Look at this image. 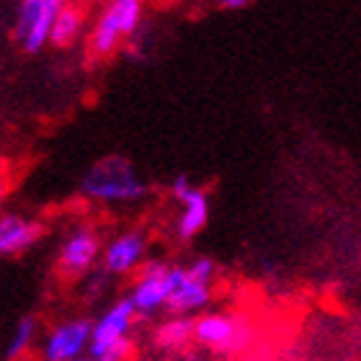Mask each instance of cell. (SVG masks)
Returning a JSON list of instances; mask_svg holds the SVG:
<instances>
[{
	"mask_svg": "<svg viewBox=\"0 0 361 361\" xmlns=\"http://www.w3.org/2000/svg\"><path fill=\"white\" fill-rule=\"evenodd\" d=\"M90 341V323L88 320H70L57 325L44 343L47 361H75L83 354Z\"/></svg>",
	"mask_w": 361,
	"mask_h": 361,
	"instance_id": "7",
	"label": "cell"
},
{
	"mask_svg": "<svg viewBox=\"0 0 361 361\" xmlns=\"http://www.w3.org/2000/svg\"><path fill=\"white\" fill-rule=\"evenodd\" d=\"M98 256V238L90 233L88 227H80L70 235L68 243L62 245L60 253V269L70 276H78L93 266Z\"/></svg>",
	"mask_w": 361,
	"mask_h": 361,
	"instance_id": "8",
	"label": "cell"
},
{
	"mask_svg": "<svg viewBox=\"0 0 361 361\" xmlns=\"http://www.w3.org/2000/svg\"><path fill=\"white\" fill-rule=\"evenodd\" d=\"M142 256H145L142 235L127 233L109 245V250H106L104 256V266L109 274H129V271L142 261Z\"/></svg>",
	"mask_w": 361,
	"mask_h": 361,
	"instance_id": "10",
	"label": "cell"
},
{
	"mask_svg": "<svg viewBox=\"0 0 361 361\" xmlns=\"http://www.w3.org/2000/svg\"><path fill=\"white\" fill-rule=\"evenodd\" d=\"M142 18V3L140 0H116L106 8L90 34V52L93 57H109L119 47V42L129 34H135Z\"/></svg>",
	"mask_w": 361,
	"mask_h": 361,
	"instance_id": "3",
	"label": "cell"
},
{
	"mask_svg": "<svg viewBox=\"0 0 361 361\" xmlns=\"http://www.w3.org/2000/svg\"><path fill=\"white\" fill-rule=\"evenodd\" d=\"M75 361H85V359H75Z\"/></svg>",
	"mask_w": 361,
	"mask_h": 361,
	"instance_id": "22",
	"label": "cell"
},
{
	"mask_svg": "<svg viewBox=\"0 0 361 361\" xmlns=\"http://www.w3.org/2000/svg\"><path fill=\"white\" fill-rule=\"evenodd\" d=\"M183 276H186V269H180V266H166L160 261L147 264L142 269V276L137 279L132 297H129L135 312H155V310L166 307L168 297L183 281Z\"/></svg>",
	"mask_w": 361,
	"mask_h": 361,
	"instance_id": "4",
	"label": "cell"
},
{
	"mask_svg": "<svg viewBox=\"0 0 361 361\" xmlns=\"http://www.w3.org/2000/svg\"><path fill=\"white\" fill-rule=\"evenodd\" d=\"M212 274H214V264L209 258H199L191 264V269H186V276L194 279V281H202V284H209Z\"/></svg>",
	"mask_w": 361,
	"mask_h": 361,
	"instance_id": "18",
	"label": "cell"
},
{
	"mask_svg": "<svg viewBox=\"0 0 361 361\" xmlns=\"http://www.w3.org/2000/svg\"><path fill=\"white\" fill-rule=\"evenodd\" d=\"M194 341L207 348H217L225 354L243 351L253 341V323L245 315L209 312L194 323Z\"/></svg>",
	"mask_w": 361,
	"mask_h": 361,
	"instance_id": "2",
	"label": "cell"
},
{
	"mask_svg": "<svg viewBox=\"0 0 361 361\" xmlns=\"http://www.w3.org/2000/svg\"><path fill=\"white\" fill-rule=\"evenodd\" d=\"M83 194L96 202H135L147 194V183L124 158H106L83 178Z\"/></svg>",
	"mask_w": 361,
	"mask_h": 361,
	"instance_id": "1",
	"label": "cell"
},
{
	"mask_svg": "<svg viewBox=\"0 0 361 361\" xmlns=\"http://www.w3.org/2000/svg\"><path fill=\"white\" fill-rule=\"evenodd\" d=\"M3 173H6V163L0 160V180H3Z\"/></svg>",
	"mask_w": 361,
	"mask_h": 361,
	"instance_id": "21",
	"label": "cell"
},
{
	"mask_svg": "<svg viewBox=\"0 0 361 361\" xmlns=\"http://www.w3.org/2000/svg\"><path fill=\"white\" fill-rule=\"evenodd\" d=\"M135 320V307L129 300H119L109 312H106L96 325H90V359L114 346L116 341L127 338L129 328Z\"/></svg>",
	"mask_w": 361,
	"mask_h": 361,
	"instance_id": "6",
	"label": "cell"
},
{
	"mask_svg": "<svg viewBox=\"0 0 361 361\" xmlns=\"http://www.w3.org/2000/svg\"><path fill=\"white\" fill-rule=\"evenodd\" d=\"M209 302V284H202V281H194V279L183 276L178 286L173 289V294L168 297L166 307L183 315V312H191V310H199L202 305Z\"/></svg>",
	"mask_w": 361,
	"mask_h": 361,
	"instance_id": "11",
	"label": "cell"
},
{
	"mask_svg": "<svg viewBox=\"0 0 361 361\" xmlns=\"http://www.w3.org/2000/svg\"><path fill=\"white\" fill-rule=\"evenodd\" d=\"M129 354H132V343H129V338H121L98 356H93V361H127Z\"/></svg>",
	"mask_w": 361,
	"mask_h": 361,
	"instance_id": "17",
	"label": "cell"
},
{
	"mask_svg": "<svg viewBox=\"0 0 361 361\" xmlns=\"http://www.w3.org/2000/svg\"><path fill=\"white\" fill-rule=\"evenodd\" d=\"M60 0H44V6L39 11L37 21L31 23L29 31L21 37V44L23 49L29 54H37L39 49H44L47 42H49V29H52V21H54V13L60 11Z\"/></svg>",
	"mask_w": 361,
	"mask_h": 361,
	"instance_id": "12",
	"label": "cell"
},
{
	"mask_svg": "<svg viewBox=\"0 0 361 361\" xmlns=\"http://www.w3.org/2000/svg\"><path fill=\"white\" fill-rule=\"evenodd\" d=\"M3 199H6V180H0V209H3Z\"/></svg>",
	"mask_w": 361,
	"mask_h": 361,
	"instance_id": "20",
	"label": "cell"
},
{
	"mask_svg": "<svg viewBox=\"0 0 361 361\" xmlns=\"http://www.w3.org/2000/svg\"><path fill=\"white\" fill-rule=\"evenodd\" d=\"M42 227L18 214H0V256H11L39 240Z\"/></svg>",
	"mask_w": 361,
	"mask_h": 361,
	"instance_id": "9",
	"label": "cell"
},
{
	"mask_svg": "<svg viewBox=\"0 0 361 361\" xmlns=\"http://www.w3.org/2000/svg\"><path fill=\"white\" fill-rule=\"evenodd\" d=\"M83 29V11L78 6H60L54 13L52 29H49V42L54 47H70Z\"/></svg>",
	"mask_w": 361,
	"mask_h": 361,
	"instance_id": "13",
	"label": "cell"
},
{
	"mask_svg": "<svg viewBox=\"0 0 361 361\" xmlns=\"http://www.w3.org/2000/svg\"><path fill=\"white\" fill-rule=\"evenodd\" d=\"M42 6H44V0H23L18 6V13H16V34H18V39L29 31L31 23L37 21Z\"/></svg>",
	"mask_w": 361,
	"mask_h": 361,
	"instance_id": "16",
	"label": "cell"
},
{
	"mask_svg": "<svg viewBox=\"0 0 361 361\" xmlns=\"http://www.w3.org/2000/svg\"><path fill=\"white\" fill-rule=\"evenodd\" d=\"M222 6H225V8H245V6H248V0H225Z\"/></svg>",
	"mask_w": 361,
	"mask_h": 361,
	"instance_id": "19",
	"label": "cell"
},
{
	"mask_svg": "<svg viewBox=\"0 0 361 361\" xmlns=\"http://www.w3.org/2000/svg\"><path fill=\"white\" fill-rule=\"evenodd\" d=\"M191 338H194V320L191 317H171L155 333V343L160 348H171V351L183 348Z\"/></svg>",
	"mask_w": 361,
	"mask_h": 361,
	"instance_id": "14",
	"label": "cell"
},
{
	"mask_svg": "<svg viewBox=\"0 0 361 361\" xmlns=\"http://www.w3.org/2000/svg\"><path fill=\"white\" fill-rule=\"evenodd\" d=\"M34 331H37V325H34V320H31V317H23L21 323L16 325L13 338H11V343H8V359L16 361V359H21V356L29 351L31 338H34Z\"/></svg>",
	"mask_w": 361,
	"mask_h": 361,
	"instance_id": "15",
	"label": "cell"
},
{
	"mask_svg": "<svg viewBox=\"0 0 361 361\" xmlns=\"http://www.w3.org/2000/svg\"><path fill=\"white\" fill-rule=\"evenodd\" d=\"M171 194L183 204L178 219V235L180 240H191L194 235H199L209 219V199L202 188H196L186 176H176L171 183Z\"/></svg>",
	"mask_w": 361,
	"mask_h": 361,
	"instance_id": "5",
	"label": "cell"
}]
</instances>
